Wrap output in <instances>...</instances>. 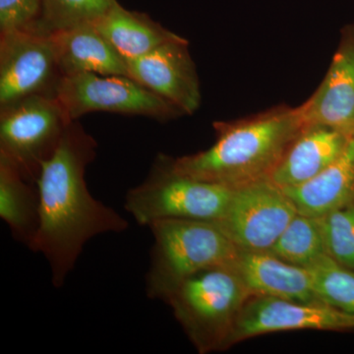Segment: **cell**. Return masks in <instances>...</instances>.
I'll return each instance as SVG.
<instances>
[{
    "mask_svg": "<svg viewBox=\"0 0 354 354\" xmlns=\"http://www.w3.org/2000/svg\"><path fill=\"white\" fill-rule=\"evenodd\" d=\"M297 330H354V315L324 304L252 295L235 322L230 348L258 335Z\"/></svg>",
    "mask_w": 354,
    "mask_h": 354,
    "instance_id": "obj_10",
    "label": "cell"
},
{
    "mask_svg": "<svg viewBox=\"0 0 354 354\" xmlns=\"http://www.w3.org/2000/svg\"><path fill=\"white\" fill-rule=\"evenodd\" d=\"M62 76L78 73L128 76L127 62L93 23L50 32Z\"/></svg>",
    "mask_w": 354,
    "mask_h": 354,
    "instance_id": "obj_14",
    "label": "cell"
},
{
    "mask_svg": "<svg viewBox=\"0 0 354 354\" xmlns=\"http://www.w3.org/2000/svg\"><path fill=\"white\" fill-rule=\"evenodd\" d=\"M36 184L27 180L13 165L0 158V218L16 241L30 248L39 223Z\"/></svg>",
    "mask_w": 354,
    "mask_h": 354,
    "instance_id": "obj_18",
    "label": "cell"
},
{
    "mask_svg": "<svg viewBox=\"0 0 354 354\" xmlns=\"http://www.w3.org/2000/svg\"><path fill=\"white\" fill-rule=\"evenodd\" d=\"M153 243L146 274V295L164 300L174 286L191 274L232 268L239 249L213 221H158L149 227Z\"/></svg>",
    "mask_w": 354,
    "mask_h": 354,
    "instance_id": "obj_4",
    "label": "cell"
},
{
    "mask_svg": "<svg viewBox=\"0 0 354 354\" xmlns=\"http://www.w3.org/2000/svg\"><path fill=\"white\" fill-rule=\"evenodd\" d=\"M232 192L227 186L178 174L171 158L160 153L143 183L128 191L124 208L142 227L164 220L216 221Z\"/></svg>",
    "mask_w": 354,
    "mask_h": 354,
    "instance_id": "obj_5",
    "label": "cell"
},
{
    "mask_svg": "<svg viewBox=\"0 0 354 354\" xmlns=\"http://www.w3.org/2000/svg\"><path fill=\"white\" fill-rule=\"evenodd\" d=\"M305 125L354 135V39L342 41L315 94L300 106Z\"/></svg>",
    "mask_w": 354,
    "mask_h": 354,
    "instance_id": "obj_12",
    "label": "cell"
},
{
    "mask_svg": "<svg viewBox=\"0 0 354 354\" xmlns=\"http://www.w3.org/2000/svg\"><path fill=\"white\" fill-rule=\"evenodd\" d=\"M268 252L299 267L313 265L327 255L319 218L297 213Z\"/></svg>",
    "mask_w": 354,
    "mask_h": 354,
    "instance_id": "obj_19",
    "label": "cell"
},
{
    "mask_svg": "<svg viewBox=\"0 0 354 354\" xmlns=\"http://www.w3.org/2000/svg\"><path fill=\"white\" fill-rule=\"evenodd\" d=\"M93 24L124 60L143 57L162 44L183 39L147 14L128 10L118 1Z\"/></svg>",
    "mask_w": 354,
    "mask_h": 354,
    "instance_id": "obj_17",
    "label": "cell"
},
{
    "mask_svg": "<svg viewBox=\"0 0 354 354\" xmlns=\"http://www.w3.org/2000/svg\"><path fill=\"white\" fill-rule=\"evenodd\" d=\"M118 0H41V12L35 27L44 32L60 31L102 17Z\"/></svg>",
    "mask_w": 354,
    "mask_h": 354,
    "instance_id": "obj_21",
    "label": "cell"
},
{
    "mask_svg": "<svg viewBox=\"0 0 354 354\" xmlns=\"http://www.w3.org/2000/svg\"><path fill=\"white\" fill-rule=\"evenodd\" d=\"M72 122L55 95H34L0 108V158L36 184Z\"/></svg>",
    "mask_w": 354,
    "mask_h": 354,
    "instance_id": "obj_6",
    "label": "cell"
},
{
    "mask_svg": "<svg viewBox=\"0 0 354 354\" xmlns=\"http://www.w3.org/2000/svg\"><path fill=\"white\" fill-rule=\"evenodd\" d=\"M298 214L322 216L354 197V135L337 160L315 177L292 187L283 188Z\"/></svg>",
    "mask_w": 354,
    "mask_h": 354,
    "instance_id": "obj_16",
    "label": "cell"
},
{
    "mask_svg": "<svg viewBox=\"0 0 354 354\" xmlns=\"http://www.w3.org/2000/svg\"><path fill=\"white\" fill-rule=\"evenodd\" d=\"M97 144L77 120L70 122L57 150L41 165L36 181L39 223L30 250L50 266L55 288L64 286L86 244L99 235L122 234L129 223L95 199L86 183Z\"/></svg>",
    "mask_w": 354,
    "mask_h": 354,
    "instance_id": "obj_1",
    "label": "cell"
},
{
    "mask_svg": "<svg viewBox=\"0 0 354 354\" xmlns=\"http://www.w3.org/2000/svg\"><path fill=\"white\" fill-rule=\"evenodd\" d=\"M318 218L327 255L354 271V197Z\"/></svg>",
    "mask_w": 354,
    "mask_h": 354,
    "instance_id": "obj_22",
    "label": "cell"
},
{
    "mask_svg": "<svg viewBox=\"0 0 354 354\" xmlns=\"http://www.w3.org/2000/svg\"><path fill=\"white\" fill-rule=\"evenodd\" d=\"M41 12V0H0V32L35 27Z\"/></svg>",
    "mask_w": 354,
    "mask_h": 354,
    "instance_id": "obj_23",
    "label": "cell"
},
{
    "mask_svg": "<svg viewBox=\"0 0 354 354\" xmlns=\"http://www.w3.org/2000/svg\"><path fill=\"white\" fill-rule=\"evenodd\" d=\"M185 39L158 46L143 57L125 60L128 76L171 102L183 114L201 104V91Z\"/></svg>",
    "mask_w": 354,
    "mask_h": 354,
    "instance_id": "obj_11",
    "label": "cell"
},
{
    "mask_svg": "<svg viewBox=\"0 0 354 354\" xmlns=\"http://www.w3.org/2000/svg\"><path fill=\"white\" fill-rule=\"evenodd\" d=\"M313 279L319 300L354 315V271L324 255L306 268Z\"/></svg>",
    "mask_w": 354,
    "mask_h": 354,
    "instance_id": "obj_20",
    "label": "cell"
},
{
    "mask_svg": "<svg viewBox=\"0 0 354 354\" xmlns=\"http://www.w3.org/2000/svg\"><path fill=\"white\" fill-rule=\"evenodd\" d=\"M55 97L71 121L95 111L147 116L158 121L174 120L183 114L129 76L95 73L62 76Z\"/></svg>",
    "mask_w": 354,
    "mask_h": 354,
    "instance_id": "obj_7",
    "label": "cell"
},
{
    "mask_svg": "<svg viewBox=\"0 0 354 354\" xmlns=\"http://www.w3.org/2000/svg\"><path fill=\"white\" fill-rule=\"evenodd\" d=\"M297 214L283 188L267 178L234 188L213 223L241 250L268 252Z\"/></svg>",
    "mask_w": 354,
    "mask_h": 354,
    "instance_id": "obj_8",
    "label": "cell"
},
{
    "mask_svg": "<svg viewBox=\"0 0 354 354\" xmlns=\"http://www.w3.org/2000/svg\"><path fill=\"white\" fill-rule=\"evenodd\" d=\"M232 269L253 295L322 304L308 269L290 264L271 253L239 249Z\"/></svg>",
    "mask_w": 354,
    "mask_h": 354,
    "instance_id": "obj_13",
    "label": "cell"
},
{
    "mask_svg": "<svg viewBox=\"0 0 354 354\" xmlns=\"http://www.w3.org/2000/svg\"><path fill=\"white\" fill-rule=\"evenodd\" d=\"M62 77L50 34L37 27L0 32V108L30 95H55Z\"/></svg>",
    "mask_w": 354,
    "mask_h": 354,
    "instance_id": "obj_9",
    "label": "cell"
},
{
    "mask_svg": "<svg viewBox=\"0 0 354 354\" xmlns=\"http://www.w3.org/2000/svg\"><path fill=\"white\" fill-rule=\"evenodd\" d=\"M252 295L232 268L218 267L183 279L162 301L198 353L206 354L230 348L235 322Z\"/></svg>",
    "mask_w": 354,
    "mask_h": 354,
    "instance_id": "obj_3",
    "label": "cell"
},
{
    "mask_svg": "<svg viewBox=\"0 0 354 354\" xmlns=\"http://www.w3.org/2000/svg\"><path fill=\"white\" fill-rule=\"evenodd\" d=\"M208 150L172 158L174 171L198 180L241 187L271 177L304 129L301 109L279 108L249 120L216 122Z\"/></svg>",
    "mask_w": 354,
    "mask_h": 354,
    "instance_id": "obj_2",
    "label": "cell"
},
{
    "mask_svg": "<svg viewBox=\"0 0 354 354\" xmlns=\"http://www.w3.org/2000/svg\"><path fill=\"white\" fill-rule=\"evenodd\" d=\"M349 138L332 128L306 125L291 143L270 179L281 188L306 183L342 155Z\"/></svg>",
    "mask_w": 354,
    "mask_h": 354,
    "instance_id": "obj_15",
    "label": "cell"
}]
</instances>
